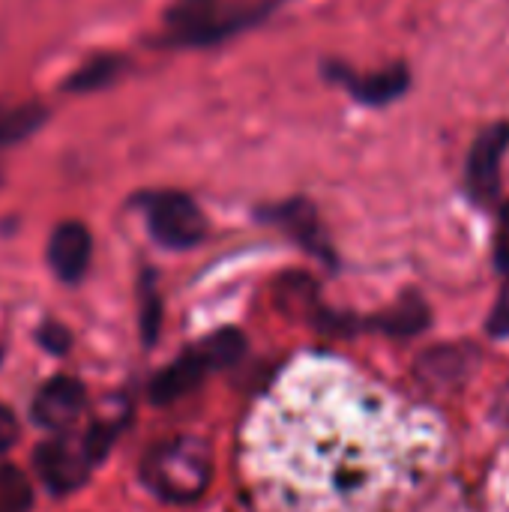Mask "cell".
<instances>
[{
    "label": "cell",
    "instance_id": "14",
    "mask_svg": "<svg viewBox=\"0 0 509 512\" xmlns=\"http://www.w3.org/2000/svg\"><path fill=\"white\" fill-rule=\"evenodd\" d=\"M201 354L207 357L210 369H225L240 360L243 354V336L237 330H219L201 345Z\"/></svg>",
    "mask_w": 509,
    "mask_h": 512
},
{
    "label": "cell",
    "instance_id": "17",
    "mask_svg": "<svg viewBox=\"0 0 509 512\" xmlns=\"http://www.w3.org/2000/svg\"><path fill=\"white\" fill-rule=\"evenodd\" d=\"M39 342L51 351V354H63L69 348V333L60 324H45L39 330Z\"/></svg>",
    "mask_w": 509,
    "mask_h": 512
},
{
    "label": "cell",
    "instance_id": "2",
    "mask_svg": "<svg viewBox=\"0 0 509 512\" xmlns=\"http://www.w3.org/2000/svg\"><path fill=\"white\" fill-rule=\"evenodd\" d=\"M144 483L165 501L186 504L204 495L210 474H213V459L204 441L198 438H177L165 441L150 450L144 459Z\"/></svg>",
    "mask_w": 509,
    "mask_h": 512
},
{
    "label": "cell",
    "instance_id": "9",
    "mask_svg": "<svg viewBox=\"0 0 509 512\" xmlns=\"http://www.w3.org/2000/svg\"><path fill=\"white\" fill-rule=\"evenodd\" d=\"M330 75L336 81L345 84V90L363 102V105H387L399 96H405L411 75L405 66H393V69H381V72H369V75H354L345 66H330Z\"/></svg>",
    "mask_w": 509,
    "mask_h": 512
},
{
    "label": "cell",
    "instance_id": "4",
    "mask_svg": "<svg viewBox=\"0 0 509 512\" xmlns=\"http://www.w3.org/2000/svg\"><path fill=\"white\" fill-rule=\"evenodd\" d=\"M33 462H36L39 480L54 495H66V492H75L90 477V468L99 459L87 447V438H78V441L57 438V441H45L42 447H36Z\"/></svg>",
    "mask_w": 509,
    "mask_h": 512
},
{
    "label": "cell",
    "instance_id": "18",
    "mask_svg": "<svg viewBox=\"0 0 509 512\" xmlns=\"http://www.w3.org/2000/svg\"><path fill=\"white\" fill-rule=\"evenodd\" d=\"M489 330H492L495 336H509V288H504L501 300H498L495 309H492Z\"/></svg>",
    "mask_w": 509,
    "mask_h": 512
},
{
    "label": "cell",
    "instance_id": "6",
    "mask_svg": "<svg viewBox=\"0 0 509 512\" xmlns=\"http://www.w3.org/2000/svg\"><path fill=\"white\" fill-rule=\"evenodd\" d=\"M509 147V126L495 123L480 132L471 156H468V192L477 201H492L501 189V156Z\"/></svg>",
    "mask_w": 509,
    "mask_h": 512
},
{
    "label": "cell",
    "instance_id": "3",
    "mask_svg": "<svg viewBox=\"0 0 509 512\" xmlns=\"http://www.w3.org/2000/svg\"><path fill=\"white\" fill-rule=\"evenodd\" d=\"M147 228L165 249H192L207 234V219L183 192H159L147 198Z\"/></svg>",
    "mask_w": 509,
    "mask_h": 512
},
{
    "label": "cell",
    "instance_id": "5",
    "mask_svg": "<svg viewBox=\"0 0 509 512\" xmlns=\"http://www.w3.org/2000/svg\"><path fill=\"white\" fill-rule=\"evenodd\" d=\"M231 18L216 0H177L165 12L168 39L177 45H207L231 30Z\"/></svg>",
    "mask_w": 509,
    "mask_h": 512
},
{
    "label": "cell",
    "instance_id": "16",
    "mask_svg": "<svg viewBox=\"0 0 509 512\" xmlns=\"http://www.w3.org/2000/svg\"><path fill=\"white\" fill-rule=\"evenodd\" d=\"M495 261L504 273H509V204L501 213V225H498V237H495Z\"/></svg>",
    "mask_w": 509,
    "mask_h": 512
},
{
    "label": "cell",
    "instance_id": "10",
    "mask_svg": "<svg viewBox=\"0 0 509 512\" xmlns=\"http://www.w3.org/2000/svg\"><path fill=\"white\" fill-rule=\"evenodd\" d=\"M207 369H210V363H207V357L201 354V348L192 351V354H186V357H180L177 363H171L165 372H159V375L153 378V384H150V399L159 402V405H165V402H174V399L186 396L189 390H195V387L201 384V378H204Z\"/></svg>",
    "mask_w": 509,
    "mask_h": 512
},
{
    "label": "cell",
    "instance_id": "1",
    "mask_svg": "<svg viewBox=\"0 0 509 512\" xmlns=\"http://www.w3.org/2000/svg\"><path fill=\"white\" fill-rule=\"evenodd\" d=\"M441 444L432 414L348 363L306 357L255 408L243 468L273 512H363L411 489Z\"/></svg>",
    "mask_w": 509,
    "mask_h": 512
},
{
    "label": "cell",
    "instance_id": "12",
    "mask_svg": "<svg viewBox=\"0 0 509 512\" xmlns=\"http://www.w3.org/2000/svg\"><path fill=\"white\" fill-rule=\"evenodd\" d=\"M120 72H123V57L120 54H96V57L84 60L63 81V87L69 93H90V90H99V87L111 84Z\"/></svg>",
    "mask_w": 509,
    "mask_h": 512
},
{
    "label": "cell",
    "instance_id": "19",
    "mask_svg": "<svg viewBox=\"0 0 509 512\" xmlns=\"http://www.w3.org/2000/svg\"><path fill=\"white\" fill-rule=\"evenodd\" d=\"M495 512H509V456L504 459L498 477H495V495H492Z\"/></svg>",
    "mask_w": 509,
    "mask_h": 512
},
{
    "label": "cell",
    "instance_id": "8",
    "mask_svg": "<svg viewBox=\"0 0 509 512\" xmlns=\"http://www.w3.org/2000/svg\"><path fill=\"white\" fill-rule=\"evenodd\" d=\"M84 411V387L75 378H51L33 399V420L42 429L63 432Z\"/></svg>",
    "mask_w": 509,
    "mask_h": 512
},
{
    "label": "cell",
    "instance_id": "20",
    "mask_svg": "<svg viewBox=\"0 0 509 512\" xmlns=\"http://www.w3.org/2000/svg\"><path fill=\"white\" fill-rule=\"evenodd\" d=\"M18 438V423L12 417V411L6 405H0V453L9 450Z\"/></svg>",
    "mask_w": 509,
    "mask_h": 512
},
{
    "label": "cell",
    "instance_id": "15",
    "mask_svg": "<svg viewBox=\"0 0 509 512\" xmlns=\"http://www.w3.org/2000/svg\"><path fill=\"white\" fill-rule=\"evenodd\" d=\"M426 318H429V315H426V306H423L420 300L408 297L396 312L387 315L384 327H387L390 333H417V330L426 327Z\"/></svg>",
    "mask_w": 509,
    "mask_h": 512
},
{
    "label": "cell",
    "instance_id": "11",
    "mask_svg": "<svg viewBox=\"0 0 509 512\" xmlns=\"http://www.w3.org/2000/svg\"><path fill=\"white\" fill-rule=\"evenodd\" d=\"M45 120H48V108L42 102H33V99L0 108V147L21 144L24 138L39 132V126Z\"/></svg>",
    "mask_w": 509,
    "mask_h": 512
},
{
    "label": "cell",
    "instance_id": "7",
    "mask_svg": "<svg viewBox=\"0 0 509 512\" xmlns=\"http://www.w3.org/2000/svg\"><path fill=\"white\" fill-rule=\"evenodd\" d=\"M93 255V237L81 222H60L48 240V264L60 282H78Z\"/></svg>",
    "mask_w": 509,
    "mask_h": 512
},
{
    "label": "cell",
    "instance_id": "13",
    "mask_svg": "<svg viewBox=\"0 0 509 512\" xmlns=\"http://www.w3.org/2000/svg\"><path fill=\"white\" fill-rule=\"evenodd\" d=\"M33 486L15 465H0V512H30Z\"/></svg>",
    "mask_w": 509,
    "mask_h": 512
}]
</instances>
